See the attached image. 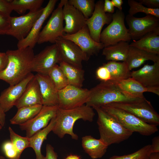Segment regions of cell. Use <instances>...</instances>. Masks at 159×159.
<instances>
[{
  "instance_id": "cell-48",
  "label": "cell",
  "mask_w": 159,
  "mask_h": 159,
  "mask_svg": "<svg viewBox=\"0 0 159 159\" xmlns=\"http://www.w3.org/2000/svg\"><path fill=\"white\" fill-rule=\"evenodd\" d=\"M112 2L113 4L114 7H115L118 9V10H122V5L123 3V1L122 0H112Z\"/></svg>"
},
{
  "instance_id": "cell-35",
  "label": "cell",
  "mask_w": 159,
  "mask_h": 159,
  "mask_svg": "<svg viewBox=\"0 0 159 159\" xmlns=\"http://www.w3.org/2000/svg\"><path fill=\"white\" fill-rule=\"evenodd\" d=\"M47 75L58 90L69 85L65 75L57 64L54 66L50 70Z\"/></svg>"
},
{
  "instance_id": "cell-29",
  "label": "cell",
  "mask_w": 159,
  "mask_h": 159,
  "mask_svg": "<svg viewBox=\"0 0 159 159\" xmlns=\"http://www.w3.org/2000/svg\"><path fill=\"white\" fill-rule=\"evenodd\" d=\"M59 66L65 75L69 85L82 87L84 80V71L62 61Z\"/></svg>"
},
{
  "instance_id": "cell-51",
  "label": "cell",
  "mask_w": 159,
  "mask_h": 159,
  "mask_svg": "<svg viewBox=\"0 0 159 159\" xmlns=\"http://www.w3.org/2000/svg\"><path fill=\"white\" fill-rule=\"evenodd\" d=\"M0 159H6V158L0 155Z\"/></svg>"
},
{
  "instance_id": "cell-26",
  "label": "cell",
  "mask_w": 159,
  "mask_h": 159,
  "mask_svg": "<svg viewBox=\"0 0 159 159\" xmlns=\"http://www.w3.org/2000/svg\"><path fill=\"white\" fill-rule=\"evenodd\" d=\"M129 44L127 42L121 41L115 44L104 47L102 55L107 60L125 62L129 49Z\"/></svg>"
},
{
  "instance_id": "cell-30",
  "label": "cell",
  "mask_w": 159,
  "mask_h": 159,
  "mask_svg": "<svg viewBox=\"0 0 159 159\" xmlns=\"http://www.w3.org/2000/svg\"><path fill=\"white\" fill-rule=\"evenodd\" d=\"M105 66L110 73L111 81H118L131 77V72L125 62H119L109 61L104 63Z\"/></svg>"
},
{
  "instance_id": "cell-16",
  "label": "cell",
  "mask_w": 159,
  "mask_h": 159,
  "mask_svg": "<svg viewBox=\"0 0 159 159\" xmlns=\"http://www.w3.org/2000/svg\"><path fill=\"white\" fill-rule=\"evenodd\" d=\"M130 76L153 93L159 95V61L152 65L145 64L138 70L131 72Z\"/></svg>"
},
{
  "instance_id": "cell-17",
  "label": "cell",
  "mask_w": 159,
  "mask_h": 159,
  "mask_svg": "<svg viewBox=\"0 0 159 159\" xmlns=\"http://www.w3.org/2000/svg\"><path fill=\"white\" fill-rule=\"evenodd\" d=\"M55 43L59 50L62 61L82 69V62L85 61L84 55L81 49L76 44L62 37L56 39Z\"/></svg>"
},
{
  "instance_id": "cell-33",
  "label": "cell",
  "mask_w": 159,
  "mask_h": 159,
  "mask_svg": "<svg viewBox=\"0 0 159 159\" xmlns=\"http://www.w3.org/2000/svg\"><path fill=\"white\" fill-rule=\"evenodd\" d=\"M10 141L14 146L17 153L16 159H20L23 151L30 147L29 138L21 136L16 133L11 127H9Z\"/></svg>"
},
{
  "instance_id": "cell-42",
  "label": "cell",
  "mask_w": 159,
  "mask_h": 159,
  "mask_svg": "<svg viewBox=\"0 0 159 159\" xmlns=\"http://www.w3.org/2000/svg\"><path fill=\"white\" fill-rule=\"evenodd\" d=\"M57 155L54 151V148L50 144L46 146V155L43 159H57Z\"/></svg>"
},
{
  "instance_id": "cell-43",
  "label": "cell",
  "mask_w": 159,
  "mask_h": 159,
  "mask_svg": "<svg viewBox=\"0 0 159 159\" xmlns=\"http://www.w3.org/2000/svg\"><path fill=\"white\" fill-rule=\"evenodd\" d=\"M138 2L147 6L146 7L153 9L159 8V0H139Z\"/></svg>"
},
{
  "instance_id": "cell-31",
  "label": "cell",
  "mask_w": 159,
  "mask_h": 159,
  "mask_svg": "<svg viewBox=\"0 0 159 159\" xmlns=\"http://www.w3.org/2000/svg\"><path fill=\"white\" fill-rule=\"evenodd\" d=\"M42 106V105H37L18 108L15 115L10 120V123L19 125L25 123L36 115Z\"/></svg>"
},
{
  "instance_id": "cell-34",
  "label": "cell",
  "mask_w": 159,
  "mask_h": 159,
  "mask_svg": "<svg viewBox=\"0 0 159 159\" xmlns=\"http://www.w3.org/2000/svg\"><path fill=\"white\" fill-rule=\"evenodd\" d=\"M68 2L80 12L86 19L92 15L95 3L94 0H69Z\"/></svg>"
},
{
  "instance_id": "cell-46",
  "label": "cell",
  "mask_w": 159,
  "mask_h": 159,
  "mask_svg": "<svg viewBox=\"0 0 159 159\" xmlns=\"http://www.w3.org/2000/svg\"><path fill=\"white\" fill-rule=\"evenodd\" d=\"M152 153L159 152V136L154 137L152 139L151 145Z\"/></svg>"
},
{
  "instance_id": "cell-2",
  "label": "cell",
  "mask_w": 159,
  "mask_h": 159,
  "mask_svg": "<svg viewBox=\"0 0 159 159\" xmlns=\"http://www.w3.org/2000/svg\"><path fill=\"white\" fill-rule=\"evenodd\" d=\"M130 95L120 89L113 82H101L89 90L85 104L93 108L114 102L138 101L144 98Z\"/></svg>"
},
{
  "instance_id": "cell-20",
  "label": "cell",
  "mask_w": 159,
  "mask_h": 159,
  "mask_svg": "<svg viewBox=\"0 0 159 159\" xmlns=\"http://www.w3.org/2000/svg\"><path fill=\"white\" fill-rule=\"evenodd\" d=\"M34 75L32 73H30L20 82L14 85L10 86L1 92L0 95V105L5 112L15 106Z\"/></svg>"
},
{
  "instance_id": "cell-52",
  "label": "cell",
  "mask_w": 159,
  "mask_h": 159,
  "mask_svg": "<svg viewBox=\"0 0 159 159\" xmlns=\"http://www.w3.org/2000/svg\"><path fill=\"white\" fill-rule=\"evenodd\" d=\"M2 127L0 125V130L2 129Z\"/></svg>"
},
{
  "instance_id": "cell-32",
  "label": "cell",
  "mask_w": 159,
  "mask_h": 159,
  "mask_svg": "<svg viewBox=\"0 0 159 159\" xmlns=\"http://www.w3.org/2000/svg\"><path fill=\"white\" fill-rule=\"evenodd\" d=\"M44 1V0H12L10 3L13 11L22 14L27 10L32 12L38 11Z\"/></svg>"
},
{
  "instance_id": "cell-3",
  "label": "cell",
  "mask_w": 159,
  "mask_h": 159,
  "mask_svg": "<svg viewBox=\"0 0 159 159\" xmlns=\"http://www.w3.org/2000/svg\"><path fill=\"white\" fill-rule=\"evenodd\" d=\"M95 115L93 109L85 105L69 109L59 107L55 116V124L52 131L60 138L68 134L72 139L77 140L78 137L73 131L75 122L80 119L92 122Z\"/></svg>"
},
{
  "instance_id": "cell-5",
  "label": "cell",
  "mask_w": 159,
  "mask_h": 159,
  "mask_svg": "<svg viewBox=\"0 0 159 159\" xmlns=\"http://www.w3.org/2000/svg\"><path fill=\"white\" fill-rule=\"evenodd\" d=\"M101 107L114 117L125 128L132 132L144 136L151 135L158 131L157 126L146 123L122 109L106 105Z\"/></svg>"
},
{
  "instance_id": "cell-41",
  "label": "cell",
  "mask_w": 159,
  "mask_h": 159,
  "mask_svg": "<svg viewBox=\"0 0 159 159\" xmlns=\"http://www.w3.org/2000/svg\"><path fill=\"white\" fill-rule=\"evenodd\" d=\"M10 0H0V13L10 16L13 11Z\"/></svg>"
},
{
  "instance_id": "cell-37",
  "label": "cell",
  "mask_w": 159,
  "mask_h": 159,
  "mask_svg": "<svg viewBox=\"0 0 159 159\" xmlns=\"http://www.w3.org/2000/svg\"><path fill=\"white\" fill-rule=\"evenodd\" d=\"M152 153L151 145L149 144L132 153L120 156L114 155L110 159H150Z\"/></svg>"
},
{
  "instance_id": "cell-9",
  "label": "cell",
  "mask_w": 159,
  "mask_h": 159,
  "mask_svg": "<svg viewBox=\"0 0 159 159\" xmlns=\"http://www.w3.org/2000/svg\"><path fill=\"white\" fill-rule=\"evenodd\" d=\"M89 90L68 85L59 90L58 106L59 108L69 109L82 106L88 100Z\"/></svg>"
},
{
  "instance_id": "cell-7",
  "label": "cell",
  "mask_w": 159,
  "mask_h": 159,
  "mask_svg": "<svg viewBox=\"0 0 159 159\" xmlns=\"http://www.w3.org/2000/svg\"><path fill=\"white\" fill-rule=\"evenodd\" d=\"M107 105L122 109L148 124L158 126L159 115L145 98L140 101L112 103Z\"/></svg>"
},
{
  "instance_id": "cell-27",
  "label": "cell",
  "mask_w": 159,
  "mask_h": 159,
  "mask_svg": "<svg viewBox=\"0 0 159 159\" xmlns=\"http://www.w3.org/2000/svg\"><path fill=\"white\" fill-rule=\"evenodd\" d=\"M56 122L55 116L53 118L45 128L38 131L29 138L30 147L34 150L36 159H43L44 156L41 151L42 144L49 134L52 131Z\"/></svg>"
},
{
  "instance_id": "cell-22",
  "label": "cell",
  "mask_w": 159,
  "mask_h": 159,
  "mask_svg": "<svg viewBox=\"0 0 159 159\" xmlns=\"http://www.w3.org/2000/svg\"><path fill=\"white\" fill-rule=\"evenodd\" d=\"M37 105H43V102L39 85L34 75L28 84L15 106L18 109L24 106Z\"/></svg>"
},
{
  "instance_id": "cell-1",
  "label": "cell",
  "mask_w": 159,
  "mask_h": 159,
  "mask_svg": "<svg viewBox=\"0 0 159 159\" xmlns=\"http://www.w3.org/2000/svg\"><path fill=\"white\" fill-rule=\"evenodd\" d=\"M8 62L6 69L0 73V80L14 85L32 72L35 56L33 48L28 47L6 52Z\"/></svg>"
},
{
  "instance_id": "cell-28",
  "label": "cell",
  "mask_w": 159,
  "mask_h": 159,
  "mask_svg": "<svg viewBox=\"0 0 159 159\" xmlns=\"http://www.w3.org/2000/svg\"><path fill=\"white\" fill-rule=\"evenodd\" d=\"M120 89L128 94L136 97L144 98L143 93L152 92V91L143 86L131 77L118 81H112Z\"/></svg>"
},
{
  "instance_id": "cell-10",
  "label": "cell",
  "mask_w": 159,
  "mask_h": 159,
  "mask_svg": "<svg viewBox=\"0 0 159 159\" xmlns=\"http://www.w3.org/2000/svg\"><path fill=\"white\" fill-rule=\"evenodd\" d=\"M44 8L38 11H29L27 14L19 16L10 17V27L6 35L11 36L18 41L28 35L34 24L42 14Z\"/></svg>"
},
{
  "instance_id": "cell-13",
  "label": "cell",
  "mask_w": 159,
  "mask_h": 159,
  "mask_svg": "<svg viewBox=\"0 0 159 159\" xmlns=\"http://www.w3.org/2000/svg\"><path fill=\"white\" fill-rule=\"evenodd\" d=\"M125 20L131 39L134 41L159 27V18L151 15L139 18L128 14L125 17Z\"/></svg>"
},
{
  "instance_id": "cell-44",
  "label": "cell",
  "mask_w": 159,
  "mask_h": 159,
  "mask_svg": "<svg viewBox=\"0 0 159 159\" xmlns=\"http://www.w3.org/2000/svg\"><path fill=\"white\" fill-rule=\"evenodd\" d=\"M8 59L6 52H0V73L6 68Z\"/></svg>"
},
{
  "instance_id": "cell-12",
  "label": "cell",
  "mask_w": 159,
  "mask_h": 159,
  "mask_svg": "<svg viewBox=\"0 0 159 159\" xmlns=\"http://www.w3.org/2000/svg\"><path fill=\"white\" fill-rule=\"evenodd\" d=\"M62 61L61 56L56 44L48 46L35 55L32 72L47 75L54 66Z\"/></svg>"
},
{
  "instance_id": "cell-47",
  "label": "cell",
  "mask_w": 159,
  "mask_h": 159,
  "mask_svg": "<svg viewBox=\"0 0 159 159\" xmlns=\"http://www.w3.org/2000/svg\"><path fill=\"white\" fill-rule=\"evenodd\" d=\"M5 112L0 105V125L2 127L4 126L6 121Z\"/></svg>"
},
{
  "instance_id": "cell-6",
  "label": "cell",
  "mask_w": 159,
  "mask_h": 159,
  "mask_svg": "<svg viewBox=\"0 0 159 159\" xmlns=\"http://www.w3.org/2000/svg\"><path fill=\"white\" fill-rule=\"evenodd\" d=\"M125 15L122 10H117L112 14L111 22L101 32L100 42L104 47L121 41L129 42L131 39L125 24Z\"/></svg>"
},
{
  "instance_id": "cell-15",
  "label": "cell",
  "mask_w": 159,
  "mask_h": 159,
  "mask_svg": "<svg viewBox=\"0 0 159 159\" xmlns=\"http://www.w3.org/2000/svg\"><path fill=\"white\" fill-rule=\"evenodd\" d=\"M104 4L103 0L97 1L92 15L86 21L91 37L97 42H100V35L102 27L105 24H109L112 20V14L104 11Z\"/></svg>"
},
{
  "instance_id": "cell-19",
  "label": "cell",
  "mask_w": 159,
  "mask_h": 159,
  "mask_svg": "<svg viewBox=\"0 0 159 159\" xmlns=\"http://www.w3.org/2000/svg\"><path fill=\"white\" fill-rule=\"evenodd\" d=\"M62 13L65 22L64 33L74 34L86 25L87 19L80 12L70 4L67 0L63 7Z\"/></svg>"
},
{
  "instance_id": "cell-38",
  "label": "cell",
  "mask_w": 159,
  "mask_h": 159,
  "mask_svg": "<svg viewBox=\"0 0 159 159\" xmlns=\"http://www.w3.org/2000/svg\"><path fill=\"white\" fill-rule=\"evenodd\" d=\"M11 16L0 13V35H6L10 27Z\"/></svg>"
},
{
  "instance_id": "cell-21",
  "label": "cell",
  "mask_w": 159,
  "mask_h": 159,
  "mask_svg": "<svg viewBox=\"0 0 159 159\" xmlns=\"http://www.w3.org/2000/svg\"><path fill=\"white\" fill-rule=\"evenodd\" d=\"M35 76L39 85L43 105H58V90L49 76L39 73H37Z\"/></svg>"
},
{
  "instance_id": "cell-39",
  "label": "cell",
  "mask_w": 159,
  "mask_h": 159,
  "mask_svg": "<svg viewBox=\"0 0 159 159\" xmlns=\"http://www.w3.org/2000/svg\"><path fill=\"white\" fill-rule=\"evenodd\" d=\"M2 148L7 158L9 159H16V152L11 141L5 142L3 145Z\"/></svg>"
},
{
  "instance_id": "cell-45",
  "label": "cell",
  "mask_w": 159,
  "mask_h": 159,
  "mask_svg": "<svg viewBox=\"0 0 159 159\" xmlns=\"http://www.w3.org/2000/svg\"><path fill=\"white\" fill-rule=\"evenodd\" d=\"M111 1L105 0L104 4V10L105 12L113 14L114 12L115 7Z\"/></svg>"
},
{
  "instance_id": "cell-4",
  "label": "cell",
  "mask_w": 159,
  "mask_h": 159,
  "mask_svg": "<svg viewBox=\"0 0 159 159\" xmlns=\"http://www.w3.org/2000/svg\"><path fill=\"white\" fill-rule=\"evenodd\" d=\"M97 113L98 126L102 141L108 146L118 144L129 138L133 132L123 126L113 116L100 107L93 108Z\"/></svg>"
},
{
  "instance_id": "cell-18",
  "label": "cell",
  "mask_w": 159,
  "mask_h": 159,
  "mask_svg": "<svg viewBox=\"0 0 159 159\" xmlns=\"http://www.w3.org/2000/svg\"><path fill=\"white\" fill-rule=\"evenodd\" d=\"M57 0H50L43 11L34 24L28 35L23 40L19 41L17 44L18 49L28 47L33 48L37 43L39 36L42 26L44 22L54 10Z\"/></svg>"
},
{
  "instance_id": "cell-8",
  "label": "cell",
  "mask_w": 159,
  "mask_h": 159,
  "mask_svg": "<svg viewBox=\"0 0 159 159\" xmlns=\"http://www.w3.org/2000/svg\"><path fill=\"white\" fill-rule=\"evenodd\" d=\"M67 0H61L53 11L47 24L40 32L37 44L47 42L55 44L56 39L64 33L62 10Z\"/></svg>"
},
{
  "instance_id": "cell-40",
  "label": "cell",
  "mask_w": 159,
  "mask_h": 159,
  "mask_svg": "<svg viewBox=\"0 0 159 159\" xmlns=\"http://www.w3.org/2000/svg\"><path fill=\"white\" fill-rule=\"evenodd\" d=\"M96 77L101 82H106L111 80L110 72L104 65L98 68L96 72Z\"/></svg>"
},
{
  "instance_id": "cell-23",
  "label": "cell",
  "mask_w": 159,
  "mask_h": 159,
  "mask_svg": "<svg viewBox=\"0 0 159 159\" xmlns=\"http://www.w3.org/2000/svg\"><path fill=\"white\" fill-rule=\"evenodd\" d=\"M150 60L154 62L159 61V55L148 52L133 47H130L125 62L129 70L140 67L146 61Z\"/></svg>"
},
{
  "instance_id": "cell-50",
  "label": "cell",
  "mask_w": 159,
  "mask_h": 159,
  "mask_svg": "<svg viewBox=\"0 0 159 159\" xmlns=\"http://www.w3.org/2000/svg\"><path fill=\"white\" fill-rule=\"evenodd\" d=\"M65 159H80V158L77 155H72L67 156Z\"/></svg>"
},
{
  "instance_id": "cell-25",
  "label": "cell",
  "mask_w": 159,
  "mask_h": 159,
  "mask_svg": "<svg viewBox=\"0 0 159 159\" xmlns=\"http://www.w3.org/2000/svg\"><path fill=\"white\" fill-rule=\"evenodd\" d=\"M82 145L85 151L92 159L102 157L108 147L100 139H96L91 135L82 138Z\"/></svg>"
},
{
  "instance_id": "cell-36",
  "label": "cell",
  "mask_w": 159,
  "mask_h": 159,
  "mask_svg": "<svg viewBox=\"0 0 159 159\" xmlns=\"http://www.w3.org/2000/svg\"><path fill=\"white\" fill-rule=\"evenodd\" d=\"M127 3L130 7L129 14L133 16L135 14L142 12L146 14L151 15L159 18V9H153L148 8L141 3L134 0H128Z\"/></svg>"
},
{
  "instance_id": "cell-11",
  "label": "cell",
  "mask_w": 159,
  "mask_h": 159,
  "mask_svg": "<svg viewBox=\"0 0 159 159\" xmlns=\"http://www.w3.org/2000/svg\"><path fill=\"white\" fill-rule=\"evenodd\" d=\"M62 37L72 41L80 48L85 61H87L91 56L97 54L104 47L102 43L97 42L92 39L86 25L74 34L64 33Z\"/></svg>"
},
{
  "instance_id": "cell-24",
  "label": "cell",
  "mask_w": 159,
  "mask_h": 159,
  "mask_svg": "<svg viewBox=\"0 0 159 159\" xmlns=\"http://www.w3.org/2000/svg\"><path fill=\"white\" fill-rule=\"evenodd\" d=\"M129 45L159 55V27L146 34Z\"/></svg>"
},
{
  "instance_id": "cell-49",
  "label": "cell",
  "mask_w": 159,
  "mask_h": 159,
  "mask_svg": "<svg viewBox=\"0 0 159 159\" xmlns=\"http://www.w3.org/2000/svg\"><path fill=\"white\" fill-rule=\"evenodd\" d=\"M150 159H159V152L152 153Z\"/></svg>"
},
{
  "instance_id": "cell-14",
  "label": "cell",
  "mask_w": 159,
  "mask_h": 159,
  "mask_svg": "<svg viewBox=\"0 0 159 159\" xmlns=\"http://www.w3.org/2000/svg\"><path fill=\"white\" fill-rule=\"evenodd\" d=\"M58 105H43L38 114L34 117L19 125L20 129L26 132V137L30 138L36 132L47 126L51 120L56 115Z\"/></svg>"
}]
</instances>
